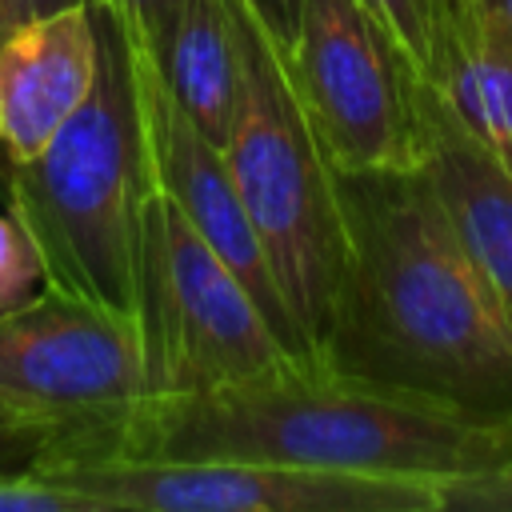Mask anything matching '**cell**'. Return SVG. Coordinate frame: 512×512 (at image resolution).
Here are the masks:
<instances>
[{
  "mask_svg": "<svg viewBox=\"0 0 512 512\" xmlns=\"http://www.w3.org/2000/svg\"><path fill=\"white\" fill-rule=\"evenodd\" d=\"M40 444H44V428L28 412L0 400V468H28Z\"/></svg>",
  "mask_w": 512,
  "mask_h": 512,
  "instance_id": "19",
  "label": "cell"
},
{
  "mask_svg": "<svg viewBox=\"0 0 512 512\" xmlns=\"http://www.w3.org/2000/svg\"><path fill=\"white\" fill-rule=\"evenodd\" d=\"M156 72L188 120L224 148L244 88L236 0H180Z\"/></svg>",
  "mask_w": 512,
  "mask_h": 512,
  "instance_id": "13",
  "label": "cell"
},
{
  "mask_svg": "<svg viewBox=\"0 0 512 512\" xmlns=\"http://www.w3.org/2000/svg\"><path fill=\"white\" fill-rule=\"evenodd\" d=\"M140 336L148 396H192L304 368L248 284L160 188L144 228Z\"/></svg>",
  "mask_w": 512,
  "mask_h": 512,
  "instance_id": "6",
  "label": "cell"
},
{
  "mask_svg": "<svg viewBox=\"0 0 512 512\" xmlns=\"http://www.w3.org/2000/svg\"><path fill=\"white\" fill-rule=\"evenodd\" d=\"M484 8L508 28V36H512V0H484Z\"/></svg>",
  "mask_w": 512,
  "mask_h": 512,
  "instance_id": "22",
  "label": "cell"
},
{
  "mask_svg": "<svg viewBox=\"0 0 512 512\" xmlns=\"http://www.w3.org/2000/svg\"><path fill=\"white\" fill-rule=\"evenodd\" d=\"M364 4L388 24V32L400 40L408 60L424 76V68H428V0H364Z\"/></svg>",
  "mask_w": 512,
  "mask_h": 512,
  "instance_id": "18",
  "label": "cell"
},
{
  "mask_svg": "<svg viewBox=\"0 0 512 512\" xmlns=\"http://www.w3.org/2000/svg\"><path fill=\"white\" fill-rule=\"evenodd\" d=\"M348 260L320 364L512 428V316L420 168L336 172Z\"/></svg>",
  "mask_w": 512,
  "mask_h": 512,
  "instance_id": "1",
  "label": "cell"
},
{
  "mask_svg": "<svg viewBox=\"0 0 512 512\" xmlns=\"http://www.w3.org/2000/svg\"><path fill=\"white\" fill-rule=\"evenodd\" d=\"M284 60L336 172L420 168V68L364 0H300Z\"/></svg>",
  "mask_w": 512,
  "mask_h": 512,
  "instance_id": "7",
  "label": "cell"
},
{
  "mask_svg": "<svg viewBox=\"0 0 512 512\" xmlns=\"http://www.w3.org/2000/svg\"><path fill=\"white\" fill-rule=\"evenodd\" d=\"M136 52V48H132ZM140 68V88H144V116H148V144H152V168H156V188L160 196H168L184 220L208 240V248L248 284V292L256 296L260 312L268 316V324L280 332V340L292 348V356L304 368H316L292 316L288 304L276 288L272 264L256 240V228L240 204V192L228 176L224 152L220 144H212L192 120L188 112L172 100L168 84L160 80L156 64H148L144 56H136Z\"/></svg>",
  "mask_w": 512,
  "mask_h": 512,
  "instance_id": "9",
  "label": "cell"
},
{
  "mask_svg": "<svg viewBox=\"0 0 512 512\" xmlns=\"http://www.w3.org/2000/svg\"><path fill=\"white\" fill-rule=\"evenodd\" d=\"M508 452L504 424L328 368H288L212 392L148 396L96 456L264 460L448 488L500 468Z\"/></svg>",
  "mask_w": 512,
  "mask_h": 512,
  "instance_id": "2",
  "label": "cell"
},
{
  "mask_svg": "<svg viewBox=\"0 0 512 512\" xmlns=\"http://www.w3.org/2000/svg\"><path fill=\"white\" fill-rule=\"evenodd\" d=\"M96 68L92 0L12 28L0 40V156L32 160L92 96Z\"/></svg>",
  "mask_w": 512,
  "mask_h": 512,
  "instance_id": "10",
  "label": "cell"
},
{
  "mask_svg": "<svg viewBox=\"0 0 512 512\" xmlns=\"http://www.w3.org/2000/svg\"><path fill=\"white\" fill-rule=\"evenodd\" d=\"M72 4H88V0H0V40L20 24L60 12V8H72Z\"/></svg>",
  "mask_w": 512,
  "mask_h": 512,
  "instance_id": "21",
  "label": "cell"
},
{
  "mask_svg": "<svg viewBox=\"0 0 512 512\" xmlns=\"http://www.w3.org/2000/svg\"><path fill=\"white\" fill-rule=\"evenodd\" d=\"M444 512H512V460L444 488Z\"/></svg>",
  "mask_w": 512,
  "mask_h": 512,
  "instance_id": "17",
  "label": "cell"
},
{
  "mask_svg": "<svg viewBox=\"0 0 512 512\" xmlns=\"http://www.w3.org/2000/svg\"><path fill=\"white\" fill-rule=\"evenodd\" d=\"M104 4L124 24L128 44L136 48V56L156 64L164 44H168V32H172V20L180 12V0H104Z\"/></svg>",
  "mask_w": 512,
  "mask_h": 512,
  "instance_id": "16",
  "label": "cell"
},
{
  "mask_svg": "<svg viewBox=\"0 0 512 512\" xmlns=\"http://www.w3.org/2000/svg\"><path fill=\"white\" fill-rule=\"evenodd\" d=\"M244 8L264 24V32L288 48L296 36V20H300V0H244Z\"/></svg>",
  "mask_w": 512,
  "mask_h": 512,
  "instance_id": "20",
  "label": "cell"
},
{
  "mask_svg": "<svg viewBox=\"0 0 512 512\" xmlns=\"http://www.w3.org/2000/svg\"><path fill=\"white\" fill-rule=\"evenodd\" d=\"M0 400L44 428L32 464L104 452L148 400L140 320L40 288L0 312Z\"/></svg>",
  "mask_w": 512,
  "mask_h": 512,
  "instance_id": "5",
  "label": "cell"
},
{
  "mask_svg": "<svg viewBox=\"0 0 512 512\" xmlns=\"http://www.w3.org/2000/svg\"><path fill=\"white\" fill-rule=\"evenodd\" d=\"M108 512H444V488L264 460L76 456L28 464Z\"/></svg>",
  "mask_w": 512,
  "mask_h": 512,
  "instance_id": "8",
  "label": "cell"
},
{
  "mask_svg": "<svg viewBox=\"0 0 512 512\" xmlns=\"http://www.w3.org/2000/svg\"><path fill=\"white\" fill-rule=\"evenodd\" d=\"M456 124L512 172V36L484 0H428V68Z\"/></svg>",
  "mask_w": 512,
  "mask_h": 512,
  "instance_id": "12",
  "label": "cell"
},
{
  "mask_svg": "<svg viewBox=\"0 0 512 512\" xmlns=\"http://www.w3.org/2000/svg\"><path fill=\"white\" fill-rule=\"evenodd\" d=\"M44 284V260L12 212H0V312L20 308Z\"/></svg>",
  "mask_w": 512,
  "mask_h": 512,
  "instance_id": "15",
  "label": "cell"
},
{
  "mask_svg": "<svg viewBox=\"0 0 512 512\" xmlns=\"http://www.w3.org/2000/svg\"><path fill=\"white\" fill-rule=\"evenodd\" d=\"M508 460H512V452H508Z\"/></svg>",
  "mask_w": 512,
  "mask_h": 512,
  "instance_id": "23",
  "label": "cell"
},
{
  "mask_svg": "<svg viewBox=\"0 0 512 512\" xmlns=\"http://www.w3.org/2000/svg\"><path fill=\"white\" fill-rule=\"evenodd\" d=\"M416 124L420 172L440 196L464 252L512 316V172L456 124L424 76L416 80Z\"/></svg>",
  "mask_w": 512,
  "mask_h": 512,
  "instance_id": "11",
  "label": "cell"
},
{
  "mask_svg": "<svg viewBox=\"0 0 512 512\" xmlns=\"http://www.w3.org/2000/svg\"><path fill=\"white\" fill-rule=\"evenodd\" d=\"M0 512H108L96 496L36 468H0Z\"/></svg>",
  "mask_w": 512,
  "mask_h": 512,
  "instance_id": "14",
  "label": "cell"
},
{
  "mask_svg": "<svg viewBox=\"0 0 512 512\" xmlns=\"http://www.w3.org/2000/svg\"><path fill=\"white\" fill-rule=\"evenodd\" d=\"M92 16V96L32 160L0 156V192L44 260V288L140 320L144 228L156 200L144 88L116 12L92 0Z\"/></svg>",
  "mask_w": 512,
  "mask_h": 512,
  "instance_id": "3",
  "label": "cell"
},
{
  "mask_svg": "<svg viewBox=\"0 0 512 512\" xmlns=\"http://www.w3.org/2000/svg\"><path fill=\"white\" fill-rule=\"evenodd\" d=\"M236 24L244 88L220 152L256 228V240L272 264L288 316L312 364L324 368L320 348L348 260L336 164L328 160L300 104L284 48L244 8V0H236Z\"/></svg>",
  "mask_w": 512,
  "mask_h": 512,
  "instance_id": "4",
  "label": "cell"
}]
</instances>
